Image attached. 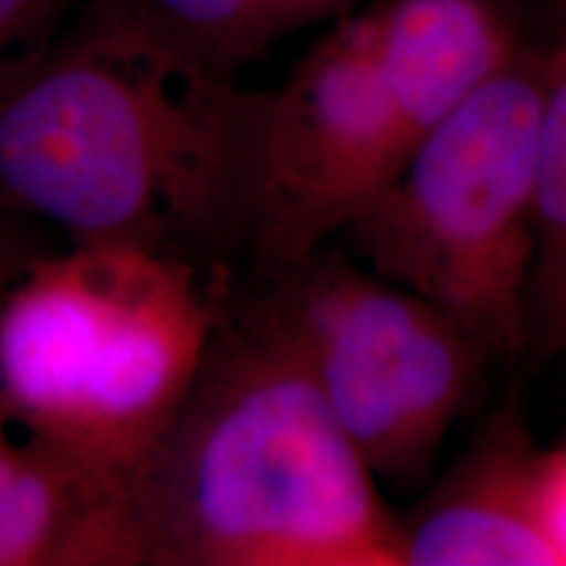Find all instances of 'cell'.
<instances>
[{
	"label": "cell",
	"instance_id": "obj_14",
	"mask_svg": "<svg viewBox=\"0 0 566 566\" xmlns=\"http://www.w3.org/2000/svg\"><path fill=\"white\" fill-rule=\"evenodd\" d=\"M53 252L40 237L38 223L21 221L11 212L0 210V296L42 254Z\"/></svg>",
	"mask_w": 566,
	"mask_h": 566
},
{
	"label": "cell",
	"instance_id": "obj_7",
	"mask_svg": "<svg viewBox=\"0 0 566 566\" xmlns=\"http://www.w3.org/2000/svg\"><path fill=\"white\" fill-rule=\"evenodd\" d=\"M541 454L512 394L422 499L396 512L399 566H562L537 514Z\"/></svg>",
	"mask_w": 566,
	"mask_h": 566
},
{
	"label": "cell",
	"instance_id": "obj_13",
	"mask_svg": "<svg viewBox=\"0 0 566 566\" xmlns=\"http://www.w3.org/2000/svg\"><path fill=\"white\" fill-rule=\"evenodd\" d=\"M537 514H541V525L556 551L558 564L566 566V443L541 454Z\"/></svg>",
	"mask_w": 566,
	"mask_h": 566
},
{
	"label": "cell",
	"instance_id": "obj_15",
	"mask_svg": "<svg viewBox=\"0 0 566 566\" xmlns=\"http://www.w3.org/2000/svg\"><path fill=\"white\" fill-rule=\"evenodd\" d=\"M543 349H566V292L562 296V302H558V310L554 315V321H551L548 331H546V338H543Z\"/></svg>",
	"mask_w": 566,
	"mask_h": 566
},
{
	"label": "cell",
	"instance_id": "obj_6",
	"mask_svg": "<svg viewBox=\"0 0 566 566\" xmlns=\"http://www.w3.org/2000/svg\"><path fill=\"white\" fill-rule=\"evenodd\" d=\"M417 147L365 6L323 34L281 87L260 92L250 174L254 273L331 244Z\"/></svg>",
	"mask_w": 566,
	"mask_h": 566
},
{
	"label": "cell",
	"instance_id": "obj_3",
	"mask_svg": "<svg viewBox=\"0 0 566 566\" xmlns=\"http://www.w3.org/2000/svg\"><path fill=\"white\" fill-rule=\"evenodd\" d=\"M223 271L137 247L34 260L0 296L13 424L134 483L200 370Z\"/></svg>",
	"mask_w": 566,
	"mask_h": 566
},
{
	"label": "cell",
	"instance_id": "obj_5",
	"mask_svg": "<svg viewBox=\"0 0 566 566\" xmlns=\"http://www.w3.org/2000/svg\"><path fill=\"white\" fill-rule=\"evenodd\" d=\"M237 289L300 354L373 475L428 483L495 359L483 338L334 242Z\"/></svg>",
	"mask_w": 566,
	"mask_h": 566
},
{
	"label": "cell",
	"instance_id": "obj_8",
	"mask_svg": "<svg viewBox=\"0 0 566 566\" xmlns=\"http://www.w3.org/2000/svg\"><path fill=\"white\" fill-rule=\"evenodd\" d=\"M0 566H145L134 483L45 438L6 441Z\"/></svg>",
	"mask_w": 566,
	"mask_h": 566
},
{
	"label": "cell",
	"instance_id": "obj_16",
	"mask_svg": "<svg viewBox=\"0 0 566 566\" xmlns=\"http://www.w3.org/2000/svg\"><path fill=\"white\" fill-rule=\"evenodd\" d=\"M11 424H13V420H11L9 405H6L3 391H0V446H3L6 441H11V438H9V428H11Z\"/></svg>",
	"mask_w": 566,
	"mask_h": 566
},
{
	"label": "cell",
	"instance_id": "obj_11",
	"mask_svg": "<svg viewBox=\"0 0 566 566\" xmlns=\"http://www.w3.org/2000/svg\"><path fill=\"white\" fill-rule=\"evenodd\" d=\"M537 254L530 283L527 346H541L566 292V42L546 61L535 189Z\"/></svg>",
	"mask_w": 566,
	"mask_h": 566
},
{
	"label": "cell",
	"instance_id": "obj_4",
	"mask_svg": "<svg viewBox=\"0 0 566 566\" xmlns=\"http://www.w3.org/2000/svg\"><path fill=\"white\" fill-rule=\"evenodd\" d=\"M546 61L522 51L472 92L334 239L449 310L495 359L527 349Z\"/></svg>",
	"mask_w": 566,
	"mask_h": 566
},
{
	"label": "cell",
	"instance_id": "obj_9",
	"mask_svg": "<svg viewBox=\"0 0 566 566\" xmlns=\"http://www.w3.org/2000/svg\"><path fill=\"white\" fill-rule=\"evenodd\" d=\"M365 13L417 142L522 53L491 0H370Z\"/></svg>",
	"mask_w": 566,
	"mask_h": 566
},
{
	"label": "cell",
	"instance_id": "obj_2",
	"mask_svg": "<svg viewBox=\"0 0 566 566\" xmlns=\"http://www.w3.org/2000/svg\"><path fill=\"white\" fill-rule=\"evenodd\" d=\"M145 566H399L396 512L229 268L187 399L134 475Z\"/></svg>",
	"mask_w": 566,
	"mask_h": 566
},
{
	"label": "cell",
	"instance_id": "obj_1",
	"mask_svg": "<svg viewBox=\"0 0 566 566\" xmlns=\"http://www.w3.org/2000/svg\"><path fill=\"white\" fill-rule=\"evenodd\" d=\"M258 111L260 92L210 76L122 3L84 0L0 74V210L66 247L218 265L250 242Z\"/></svg>",
	"mask_w": 566,
	"mask_h": 566
},
{
	"label": "cell",
	"instance_id": "obj_12",
	"mask_svg": "<svg viewBox=\"0 0 566 566\" xmlns=\"http://www.w3.org/2000/svg\"><path fill=\"white\" fill-rule=\"evenodd\" d=\"M84 0H0V74L51 42Z\"/></svg>",
	"mask_w": 566,
	"mask_h": 566
},
{
	"label": "cell",
	"instance_id": "obj_10",
	"mask_svg": "<svg viewBox=\"0 0 566 566\" xmlns=\"http://www.w3.org/2000/svg\"><path fill=\"white\" fill-rule=\"evenodd\" d=\"M184 59L239 84L247 66L313 27H331L370 0H116Z\"/></svg>",
	"mask_w": 566,
	"mask_h": 566
}]
</instances>
